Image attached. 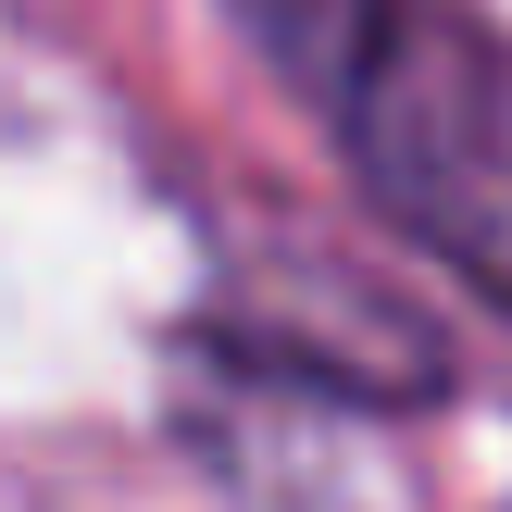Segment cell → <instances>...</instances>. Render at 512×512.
Returning <instances> with one entry per match:
<instances>
[{
    "label": "cell",
    "instance_id": "cell-1",
    "mask_svg": "<svg viewBox=\"0 0 512 512\" xmlns=\"http://www.w3.org/2000/svg\"><path fill=\"white\" fill-rule=\"evenodd\" d=\"M375 213L512 300V38L475 0H225Z\"/></svg>",
    "mask_w": 512,
    "mask_h": 512
}]
</instances>
